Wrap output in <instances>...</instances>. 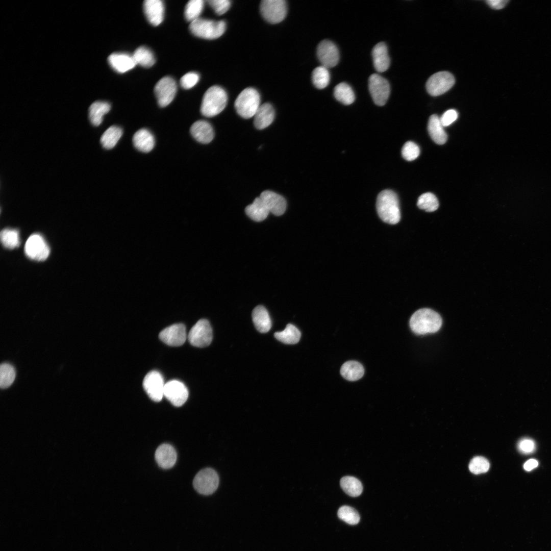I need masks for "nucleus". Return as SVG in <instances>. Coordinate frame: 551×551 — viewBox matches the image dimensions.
I'll return each instance as SVG.
<instances>
[{
  "label": "nucleus",
  "instance_id": "nucleus-1",
  "mask_svg": "<svg viewBox=\"0 0 551 551\" xmlns=\"http://www.w3.org/2000/svg\"><path fill=\"white\" fill-rule=\"evenodd\" d=\"M376 208L380 218L385 222L394 224L400 219L399 201L396 193L384 190L378 195Z\"/></svg>",
  "mask_w": 551,
  "mask_h": 551
},
{
  "label": "nucleus",
  "instance_id": "nucleus-2",
  "mask_svg": "<svg viewBox=\"0 0 551 551\" xmlns=\"http://www.w3.org/2000/svg\"><path fill=\"white\" fill-rule=\"evenodd\" d=\"M442 318L436 312L428 308L416 311L410 319V326L416 334L422 335L438 331L442 325Z\"/></svg>",
  "mask_w": 551,
  "mask_h": 551
},
{
  "label": "nucleus",
  "instance_id": "nucleus-3",
  "mask_svg": "<svg viewBox=\"0 0 551 551\" xmlns=\"http://www.w3.org/2000/svg\"><path fill=\"white\" fill-rule=\"evenodd\" d=\"M227 102V94L222 88L218 86H211L207 89L203 97L201 113L207 117H214L223 110Z\"/></svg>",
  "mask_w": 551,
  "mask_h": 551
},
{
  "label": "nucleus",
  "instance_id": "nucleus-4",
  "mask_svg": "<svg viewBox=\"0 0 551 551\" xmlns=\"http://www.w3.org/2000/svg\"><path fill=\"white\" fill-rule=\"evenodd\" d=\"M226 22L223 20L213 21L198 18L190 22L189 30L195 36L207 39L220 37L225 32Z\"/></svg>",
  "mask_w": 551,
  "mask_h": 551
},
{
  "label": "nucleus",
  "instance_id": "nucleus-5",
  "mask_svg": "<svg viewBox=\"0 0 551 551\" xmlns=\"http://www.w3.org/2000/svg\"><path fill=\"white\" fill-rule=\"evenodd\" d=\"M260 96L258 91L253 88L243 90L235 102V108L237 113L246 119L254 116L260 105Z\"/></svg>",
  "mask_w": 551,
  "mask_h": 551
},
{
  "label": "nucleus",
  "instance_id": "nucleus-6",
  "mask_svg": "<svg viewBox=\"0 0 551 551\" xmlns=\"http://www.w3.org/2000/svg\"><path fill=\"white\" fill-rule=\"evenodd\" d=\"M219 477L213 469L206 468L199 471L195 476L193 485L200 494L210 495L213 493L219 485Z\"/></svg>",
  "mask_w": 551,
  "mask_h": 551
},
{
  "label": "nucleus",
  "instance_id": "nucleus-7",
  "mask_svg": "<svg viewBox=\"0 0 551 551\" xmlns=\"http://www.w3.org/2000/svg\"><path fill=\"white\" fill-rule=\"evenodd\" d=\"M187 338L190 343L195 347H204L209 345L212 340V329L209 321L199 320L190 329Z\"/></svg>",
  "mask_w": 551,
  "mask_h": 551
},
{
  "label": "nucleus",
  "instance_id": "nucleus-8",
  "mask_svg": "<svg viewBox=\"0 0 551 551\" xmlns=\"http://www.w3.org/2000/svg\"><path fill=\"white\" fill-rule=\"evenodd\" d=\"M260 10L263 17L267 21L277 23L286 17L287 8L284 0H263L261 2Z\"/></svg>",
  "mask_w": 551,
  "mask_h": 551
},
{
  "label": "nucleus",
  "instance_id": "nucleus-9",
  "mask_svg": "<svg viewBox=\"0 0 551 551\" xmlns=\"http://www.w3.org/2000/svg\"><path fill=\"white\" fill-rule=\"evenodd\" d=\"M368 88L374 103L384 105L389 97L390 87L388 81L377 73L372 74L368 79Z\"/></svg>",
  "mask_w": 551,
  "mask_h": 551
},
{
  "label": "nucleus",
  "instance_id": "nucleus-10",
  "mask_svg": "<svg viewBox=\"0 0 551 551\" xmlns=\"http://www.w3.org/2000/svg\"><path fill=\"white\" fill-rule=\"evenodd\" d=\"M455 80L448 71H440L432 75L428 80L426 88L432 96L441 95L449 90L454 85Z\"/></svg>",
  "mask_w": 551,
  "mask_h": 551
},
{
  "label": "nucleus",
  "instance_id": "nucleus-11",
  "mask_svg": "<svg viewBox=\"0 0 551 551\" xmlns=\"http://www.w3.org/2000/svg\"><path fill=\"white\" fill-rule=\"evenodd\" d=\"M24 252L28 257L36 261H44L48 257L50 249L43 237L33 234L27 239Z\"/></svg>",
  "mask_w": 551,
  "mask_h": 551
},
{
  "label": "nucleus",
  "instance_id": "nucleus-12",
  "mask_svg": "<svg viewBox=\"0 0 551 551\" xmlns=\"http://www.w3.org/2000/svg\"><path fill=\"white\" fill-rule=\"evenodd\" d=\"M177 90V84L173 78L164 77L161 79L154 88L158 105L161 107L168 106L174 98Z\"/></svg>",
  "mask_w": 551,
  "mask_h": 551
},
{
  "label": "nucleus",
  "instance_id": "nucleus-13",
  "mask_svg": "<svg viewBox=\"0 0 551 551\" xmlns=\"http://www.w3.org/2000/svg\"><path fill=\"white\" fill-rule=\"evenodd\" d=\"M165 384L161 374L157 371H151L144 377L143 387L146 393L153 400L158 402L164 396Z\"/></svg>",
  "mask_w": 551,
  "mask_h": 551
},
{
  "label": "nucleus",
  "instance_id": "nucleus-14",
  "mask_svg": "<svg viewBox=\"0 0 551 551\" xmlns=\"http://www.w3.org/2000/svg\"><path fill=\"white\" fill-rule=\"evenodd\" d=\"M317 55L322 66L327 68L335 66L339 60V53L337 46L329 40H323L318 44Z\"/></svg>",
  "mask_w": 551,
  "mask_h": 551
},
{
  "label": "nucleus",
  "instance_id": "nucleus-15",
  "mask_svg": "<svg viewBox=\"0 0 551 551\" xmlns=\"http://www.w3.org/2000/svg\"><path fill=\"white\" fill-rule=\"evenodd\" d=\"M164 396L174 406L180 407L187 400L188 391L182 382L172 380L165 384Z\"/></svg>",
  "mask_w": 551,
  "mask_h": 551
},
{
  "label": "nucleus",
  "instance_id": "nucleus-16",
  "mask_svg": "<svg viewBox=\"0 0 551 551\" xmlns=\"http://www.w3.org/2000/svg\"><path fill=\"white\" fill-rule=\"evenodd\" d=\"M159 337L161 340L169 346H181L187 338L186 327L182 323L174 324L163 330Z\"/></svg>",
  "mask_w": 551,
  "mask_h": 551
},
{
  "label": "nucleus",
  "instance_id": "nucleus-17",
  "mask_svg": "<svg viewBox=\"0 0 551 551\" xmlns=\"http://www.w3.org/2000/svg\"><path fill=\"white\" fill-rule=\"evenodd\" d=\"M269 212L276 216L284 213L286 209V201L282 195L270 190L263 191L259 196Z\"/></svg>",
  "mask_w": 551,
  "mask_h": 551
},
{
  "label": "nucleus",
  "instance_id": "nucleus-18",
  "mask_svg": "<svg viewBox=\"0 0 551 551\" xmlns=\"http://www.w3.org/2000/svg\"><path fill=\"white\" fill-rule=\"evenodd\" d=\"M143 10L146 18L152 25L157 26L162 22L164 6L162 1L145 0L143 2Z\"/></svg>",
  "mask_w": 551,
  "mask_h": 551
},
{
  "label": "nucleus",
  "instance_id": "nucleus-19",
  "mask_svg": "<svg viewBox=\"0 0 551 551\" xmlns=\"http://www.w3.org/2000/svg\"><path fill=\"white\" fill-rule=\"evenodd\" d=\"M108 61L114 70L121 73L133 69L137 65L133 55L124 53H113L108 57Z\"/></svg>",
  "mask_w": 551,
  "mask_h": 551
},
{
  "label": "nucleus",
  "instance_id": "nucleus-20",
  "mask_svg": "<svg viewBox=\"0 0 551 551\" xmlns=\"http://www.w3.org/2000/svg\"><path fill=\"white\" fill-rule=\"evenodd\" d=\"M190 133L196 141L204 144L210 143L214 136L212 126L205 120L194 122L190 128Z\"/></svg>",
  "mask_w": 551,
  "mask_h": 551
},
{
  "label": "nucleus",
  "instance_id": "nucleus-21",
  "mask_svg": "<svg viewBox=\"0 0 551 551\" xmlns=\"http://www.w3.org/2000/svg\"><path fill=\"white\" fill-rule=\"evenodd\" d=\"M372 56L374 68L379 72L386 71L390 63L388 48L384 42L375 44L372 51Z\"/></svg>",
  "mask_w": 551,
  "mask_h": 551
},
{
  "label": "nucleus",
  "instance_id": "nucleus-22",
  "mask_svg": "<svg viewBox=\"0 0 551 551\" xmlns=\"http://www.w3.org/2000/svg\"><path fill=\"white\" fill-rule=\"evenodd\" d=\"M155 459L159 466L168 469L174 465L177 460V453L171 445L163 444L156 449Z\"/></svg>",
  "mask_w": 551,
  "mask_h": 551
},
{
  "label": "nucleus",
  "instance_id": "nucleus-23",
  "mask_svg": "<svg viewBox=\"0 0 551 551\" xmlns=\"http://www.w3.org/2000/svg\"><path fill=\"white\" fill-rule=\"evenodd\" d=\"M275 116L274 110L269 103L260 106L254 115V125L258 130L264 129L273 122Z\"/></svg>",
  "mask_w": 551,
  "mask_h": 551
},
{
  "label": "nucleus",
  "instance_id": "nucleus-24",
  "mask_svg": "<svg viewBox=\"0 0 551 551\" xmlns=\"http://www.w3.org/2000/svg\"><path fill=\"white\" fill-rule=\"evenodd\" d=\"M133 143L135 148L138 151L148 153L154 147L155 138L149 131L145 129H141L134 134L133 137Z\"/></svg>",
  "mask_w": 551,
  "mask_h": 551
},
{
  "label": "nucleus",
  "instance_id": "nucleus-25",
  "mask_svg": "<svg viewBox=\"0 0 551 551\" xmlns=\"http://www.w3.org/2000/svg\"><path fill=\"white\" fill-rule=\"evenodd\" d=\"M252 319L255 328L260 333H267L271 327L269 313L263 306H258L254 308L252 312Z\"/></svg>",
  "mask_w": 551,
  "mask_h": 551
},
{
  "label": "nucleus",
  "instance_id": "nucleus-26",
  "mask_svg": "<svg viewBox=\"0 0 551 551\" xmlns=\"http://www.w3.org/2000/svg\"><path fill=\"white\" fill-rule=\"evenodd\" d=\"M440 118L435 114L430 116L428 121V130L432 140L438 144H444L447 138Z\"/></svg>",
  "mask_w": 551,
  "mask_h": 551
},
{
  "label": "nucleus",
  "instance_id": "nucleus-27",
  "mask_svg": "<svg viewBox=\"0 0 551 551\" xmlns=\"http://www.w3.org/2000/svg\"><path fill=\"white\" fill-rule=\"evenodd\" d=\"M245 212L251 219L257 222L265 219L269 213L260 197H256L252 204L248 205Z\"/></svg>",
  "mask_w": 551,
  "mask_h": 551
},
{
  "label": "nucleus",
  "instance_id": "nucleus-28",
  "mask_svg": "<svg viewBox=\"0 0 551 551\" xmlns=\"http://www.w3.org/2000/svg\"><path fill=\"white\" fill-rule=\"evenodd\" d=\"M341 375L346 380L355 381L361 379L364 373L362 365L356 361L345 362L340 369Z\"/></svg>",
  "mask_w": 551,
  "mask_h": 551
},
{
  "label": "nucleus",
  "instance_id": "nucleus-29",
  "mask_svg": "<svg viewBox=\"0 0 551 551\" xmlns=\"http://www.w3.org/2000/svg\"><path fill=\"white\" fill-rule=\"evenodd\" d=\"M111 109L110 105L106 102L97 101L92 103L89 108V118L94 126H99L103 121L104 116Z\"/></svg>",
  "mask_w": 551,
  "mask_h": 551
},
{
  "label": "nucleus",
  "instance_id": "nucleus-30",
  "mask_svg": "<svg viewBox=\"0 0 551 551\" xmlns=\"http://www.w3.org/2000/svg\"><path fill=\"white\" fill-rule=\"evenodd\" d=\"M274 336L278 340L283 343L294 344L299 341L301 333L295 326L289 323L283 331L276 332Z\"/></svg>",
  "mask_w": 551,
  "mask_h": 551
},
{
  "label": "nucleus",
  "instance_id": "nucleus-31",
  "mask_svg": "<svg viewBox=\"0 0 551 551\" xmlns=\"http://www.w3.org/2000/svg\"><path fill=\"white\" fill-rule=\"evenodd\" d=\"M122 133L121 128L119 127L113 126L109 127L101 138L102 146L107 149L113 148L122 136Z\"/></svg>",
  "mask_w": 551,
  "mask_h": 551
},
{
  "label": "nucleus",
  "instance_id": "nucleus-32",
  "mask_svg": "<svg viewBox=\"0 0 551 551\" xmlns=\"http://www.w3.org/2000/svg\"><path fill=\"white\" fill-rule=\"evenodd\" d=\"M334 95L338 101L345 105L352 104L355 99V95L353 89L348 84L344 82L340 83L335 86Z\"/></svg>",
  "mask_w": 551,
  "mask_h": 551
},
{
  "label": "nucleus",
  "instance_id": "nucleus-33",
  "mask_svg": "<svg viewBox=\"0 0 551 551\" xmlns=\"http://www.w3.org/2000/svg\"><path fill=\"white\" fill-rule=\"evenodd\" d=\"M340 484L343 490L350 496L357 497L362 492L361 482L354 477L345 476L342 478Z\"/></svg>",
  "mask_w": 551,
  "mask_h": 551
},
{
  "label": "nucleus",
  "instance_id": "nucleus-34",
  "mask_svg": "<svg viewBox=\"0 0 551 551\" xmlns=\"http://www.w3.org/2000/svg\"><path fill=\"white\" fill-rule=\"evenodd\" d=\"M132 55L136 64L144 67H151L155 63L156 60L153 52L145 46L138 47Z\"/></svg>",
  "mask_w": 551,
  "mask_h": 551
},
{
  "label": "nucleus",
  "instance_id": "nucleus-35",
  "mask_svg": "<svg viewBox=\"0 0 551 551\" xmlns=\"http://www.w3.org/2000/svg\"><path fill=\"white\" fill-rule=\"evenodd\" d=\"M1 240L3 245L7 248L14 249L19 246L20 242L19 232L16 229H6L1 232Z\"/></svg>",
  "mask_w": 551,
  "mask_h": 551
},
{
  "label": "nucleus",
  "instance_id": "nucleus-36",
  "mask_svg": "<svg viewBox=\"0 0 551 551\" xmlns=\"http://www.w3.org/2000/svg\"><path fill=\"white\" fill-rule=\"evenodd\" d=\"M312 82L317 88L322 89L329 84L330 75L327 68L320 66L315 68L312 73Z\"/></svg>",
  "mask_w": 551,
  "mask_h": 551
},
{
  "label": "nucleus",
  "instance_id": "nucleus-37",
  "mask_svg": "<svg viewBox=\"0 0 551 551\" xmlns=\"http://www.w3.org/2000/svg\"><path fill=\"white\" fill-rule=\"evenodd\" d=\"M204 6L203 0H191L189 1L185 8L184 15L186 19L190 22L199 18Z\"/></svg>",
  "mask_w": 551,
  "mask_h": 551
},
{
  "label": "nucleus",
  "instance_id": "nucleus-38",
  "mask_svg": "<svg viewBox=\"0 0 551 551\" xmlns=\"http://www.w3.org/2000/svg\"><path fill=\"white\" fill-rule=\"evenodd\" d=\"M16 376L14 367L7 363H2L0 367V386L5 389L10 386Z\"/></svg>",
  "mask_w": 551,
  "mask_h": 551
},
{
  "label": "nucleus",
  "instance_id": "nucleus-39",
  "mask_svg": "<svg viewBox=\"0 0 551 551\" xmlns=\"http://www.w3.org/2000/svg\"><path fill=\"white\" fill-rule=\"evenodd\" d=\"M417 205L419 208L427 212H433L438 209L439 202L434 194L427 192L418 197Z\"/></svg>",
  "mask_w": 551,
  "mask_h": 551
},
{
  "label": "nucleus",
  "instance_id": "nucleus-40",
  "mask_svg": "<svg viewBox=\"0 0 551 551\" xmlns=\"http://www.w3.org/2000/svg\"><path fill=\"white\" fill-rule=\"evenodd\" d=\"M337 514L340 519L351 525L357 524L360 519L358 512L354 508L348 506L341 507Z\"/></svg>",
  "mask_w": 551,
  "mask_h": 551
},
{
  "label": "nucleus",
  "instance_id": "nucleus-41",
  "mask_svg": "<svg viewBox=\"0 0 551 551\" xmlns=\"http://www.w3.org/2000/svg\"><path fill=\"white\" fill-rule=\"evenodd\" d=\"M489 467L490 464L488 460L481 456L474 457L469 464V470L475 474L486 472Z\"/></svg>",
  "mask_w": 551,
  "mask_h": 551
},
{
  "label": "nucleus",
  "instance_id": "nucleus-42",
  "mask_svg": "<svg viewBox=\"0 0 551 551\" xmlns=\"http://www.w3.org/2000/svg\"><path fill=\"white\" fill-rule=\"evenodd\" d=\"M420 154L419 146L412 141H408L405 143L402 149L403 157L407 161H411L416 159Z\"/></svg>",
  "mask_w": 551,
  "mask_h": 551
},
{
  "label": "nucleus",
  "instance_id": "nucleus-43",
  "mask_svg": "<svg viewBox=\"0 0 551 551\" xmlns=\"http://www.w3.org/2000/svg\"><path fill=\"white\" fill-rule=\"evenodd\" d=\"M199 79V74L195 72H190L184 74L180 80L182 87L189 89L194 86Z\"/></svg>",
  "mask_w": 551,
  "mask_h": 551
},
{
  "label": "nucleus",
  "instance_id": "nucleus-44",
  "mask_svg": "<svg viewBox=\"0 0 551 551\" xmlns=\"http://www.w3.org/2000/svg\"><path fill=\"white\" fill-rule=\"evenodd\" d=\"M207 2L215 12L219 15L225 13L231 6V2L229 0H210Z\"/></svg>",
  "mask_w": 551,
  "mask_h": 551
},
{
  "label": "nucleus",
  "instance_id": "nucleus-45",
  "mask_svg": "<svg viewBox=\"0 0 551 551\" xmlns=\"http://www.w3.org/2000/svg\"><path fill=\"white\" fill-rule=\"evenodd\" d=\"M458 116V112L455 110L450 109L443 114L440 120L443 127H447L457 119Z\"/></svg>",
  "mask_w": 551,
  "mask_h": 551
},
{
  "label": "nucleus",
  "instance_id": "nucleus-46",
  "mask_svg": "<svg viewBox=\"0 0 551 551\" xmlns=\"http://www.w3.org/2000/svg\"><path fill=\"white\" fill-rule=\"evenodd\" d=\"M518 447L522 453H530L534 450L535 445L532 440L525 438L519 441L518 444Z\"/></svg>",
  "mask_w": 551,
  "mask_h": 551
},
{
  "label": "nucleus",
  "instance_id": "nucleus-47",
  "mask_svg": "<svg viewBox=\"0 0 551 551\" xmlns=\"http://www.w3.org/2000/svg\"><path fill=\"white\" fill-rule=\"evenodd\" d=\"M486 3L493 9L498 10L503 8L509 2V1L506 0H488L487 1Z\"/></svg>",
  "mask_w": 551,
  "mask_h": 551
},
{
  "label": "nucleus",
  "instance_id": "nucleus-48",
  "mask_svg": "<svg viewBox=\"0 0 551 551\" xmlns=\"http://www.w3.org/2000/svg\"><path fill=\"white\" fill-rule=\"evenodd\" d=\"M538 465V463L537 460L534 459H530L527 461L523 465L524 469L527 471H530L533 468H536Z\"/></svg>",
  "mask_w": 551,
  "mask_h": 551
}]
</instances>
